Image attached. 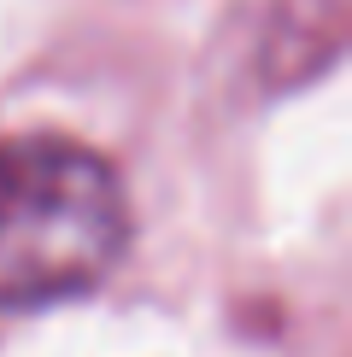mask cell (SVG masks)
Returning a JSON list of instances; mask_svg holds the SVG:
<instances>
[{"label":"cell","instance_id":"1","mask_svg":"<svg viewBox=\"0 0 352 357\" xmlns=\"http://www.w3.org/2000/svg\"><path fill=\"white\" fill-rule=\"evenodd\" d=\"M129 246V193L94 146L0 135V310L82 299Z\"/></svg>","mask_w":352,"mask_h":357}]
</instances>
